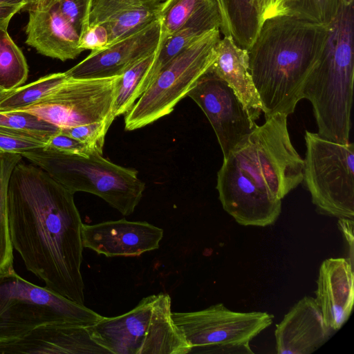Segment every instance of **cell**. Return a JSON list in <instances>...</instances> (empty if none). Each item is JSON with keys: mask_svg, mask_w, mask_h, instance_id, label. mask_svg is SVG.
Masks as SVG:
<instances>
[{"mask_svg": "<svg viewBox=\"0 0 354 354\" xmlns=\"http://www.w3.org/2000/svg\"><path fill=\"white\" fill-rule=\"evenodd\" d=\"M8 207L12 244L26 269L46 288L84 305L83 223L74 194L21 160L10 178Z\"/></svg>", "mask_w": 354, "mask_h": 354, "instance_id": "1", "label": "cell"}, {"mask_svg": "<svg viewBox=\"0 0 354 354\" xmlns=\"http://www.w3.org/2000/svg\"><path fill=\"white\" fill-rule=\"evenodd\" d=\"M328 34V25L294 16L277 15L262 23L248 53L266 119L294 113Z\"/></svg>", "mask_w": 354, "mask_h": 354, "instance_id": "2", "label": "cell"}, {"mask_svg": "<svg viewBox=\"0 0 354 354\" xmlns=\"http://www.w3.org/2000/svg\"><path fill=\"white\" fill-rule=\"evenodd\" d=\"M354 0H340L328 24L322 55L309 74L303 98L313 105L317 133L341 144L349 142L354 76Z\"/></svg>", "mask_w": 354, "mask_h": 354, "instance_id": "3", "label": "cell"}, {"mask_svg": "<svg viewBox=\"0 0 354 354\" xmlns=\"http://www.w3.org/2000/svg\"><path fill=\"white\" fill-rule=\"evenodd\" d=\"M21 155L72 193L96 195L124 216L134 212L145 189L137 170L116 165L97 151L84 157L42 147Z\"/></svg>", "mask_w": 354, "mask_h": 354, "instance_id": "4", "label": "cell"}, {"mask_svg": "<svg viewBox=\"0 0 354 354\" xmlns=\"http://www.w3.org/2000/svg\"><path fill=\"white\" fill-rule=\"evenodd\" d=\"M171 307L169 294L151 295L130 311L103 316L88 328L109 354H188L190 346L174 323Z\"/></svg>", "mask_w": 354, "mask_h": 354, "instance_id": "5", "label": "cell"}, {"mask_svg": "<svg viewBox=\"0 0 354 354\" xmlns=\"http://www.w3.org/2000/svg\"><path fill=\"white\" fill-rule=\"evenodd\" d=\"M103 316L46 287L30 283L14 269L0 272V344L48 324L88 327Z\"/></svg>", "mask_w": 354, "mask_h": 354, "instance_id": "6", "label": "cell"}, {"mask_svg": "<svg viewBox=\"0 0 354 354\" xmlns=\"http://www.w3.org/2000/svg\"><path fill=\"white\" fill-rule=\"evenodd\" d=\"M287 118L283 113L266 118L227 156L258 187L281 200L303 179L304 160L291 142Z\"/></svg>", "mask_w": 354, "mask_h": 354, "instance_id": "7", "label": "cell"}, {"mask_svg": "<svg viewBox=\"0 0 354 354\" xmlns=\"http://www.w3.org/2000/svg\"><path fill=\"white\" fill-rule=\"evenodd\" d=\"M219 28L203 35L185 48L157 74L124 118V129L133 131L170 114L216 57Z\"/></svg>", "mask_w": 354, "mask_h": 354, "instance_id": "8", "label": "cell"}, {"mask_svg": "<svg viewBox=\"0 0 354 354\" xmlns=\"http://www.w3.org/2000/svg\"><path fill=\"white\" fill-rule=\"evenodd\" d=\"M303 179L313 204L322 214L354 218V145L326 140L306 131Z\"/></svg>", "mask_w": 354, "mask_h": 354, "instance_id": "9", "label": "cell"}, {"mask_svg": "<svg viewBox=\"0 0 354 354\" xmlns=\"http://www.w3.org/2000/svg\"><path fill=\"white\" fill-rule=\"evenodd\" d=\"M189 353H253L250 341L273 322L266 312H236L219 303L192 312H172Z\"/></svg>", "mask_w": 354, "mask_h": 354, "instance_id": "10", "label": "cell"}, {"mask_svg": "<svg viewBox=\"0 0 354 354\" xmlns=\"http://www.w3.org/2000/svg\"><path fill=\"white\" fill-rule=\"evenodd\" d=\"M120 77H68L46 97L17 111L30 113L59 128L103 121L110 114Z\"/></svg>", "mask_w": 354, "mask_h": 354, "instance_id": "11", "label": "cell"}, {"mask_svg": "<svg viewBox=\"0 0 354 354\" xmlns=\"http://www.w3.org/2000/svg\"><path fill=\"white\" fill-rule=\"evenodd\" d=\"M209 121L225 159L257 126L228 84L209 69L187 95Z\"/></svg>", "mask_w": 354, "mask_h": 354, "instance_id": "12", "label": "cell"}, {"mask_svg": "<svg viewBox=\"0 0 354 354\" xmlns=\"http://www.w3.org/2000/svg\"><path fill=\"white\" fill-rule=\"evenodd\" d=\"M216 189L224 210L240 225L266 227L281 211V200L253 183L229 157L217 174Z\"/></svg>", "mask_w": 354, "mask_h": 354, "instance_id": "13", "label": "cell"}, {"mask_svg": "<svg viewBox=\"0 0 354 354\" xmlns=\"http://www.w3.org/2000/svg\"><path fill=\"white\" fill-rule=\"evenodd\" d=\"M160 34L161 26L157 20L102 50L91 51L85 59L65 73L68 77L74 79L121 75L137 62L156 52Z\"/></svg>", "mask_w": 354, "mask_h": 354, "instance_id": "14", "label": "cell"}, {"mask_svg": "<svg viewBox=\"0 0 354 354\" xmlns=\"http://www.w3.org/2000/svg\"><path fill=\"white\" fill-rule=\"evenodd\" d=\"M162 237V229L125 218L82 227L83 247L107 257L140 256L158 249Z\"/></svg>", "mask_w": 354, "mask_h": 354, "instance_id": "15", "label": "cell"}, {"mask_svg": "<svg viewBox=\"0 0 354 354\" xmlns=\"http://www.w3.org/2000/svg\"><path fill=\"white\" fill-rule=\"evenodd\" d=\"M26 44L39 54L61 61L73 59L84 50L80 35L60 12L56 0L28 7Z\"/></svg>", "mask_w": 354, "mask_h": 354, "instance_id": "16", "label": "cell"}, {"mask_svg": "<svg viewBox=\"0 0 354 354\" xmlns=\"http://www.w3.org/2000/svg\"><path fill=\"white\" fill-rule=\"evenodd\" d=\"M315 298L298 301L277 325L274 331L278 354H310L321 347L330 335Z\"/></svg>", "mask_w": 354, "mask_h": 354, "instance_id": "17", "label": "cell"}, {"mask_svg": "<svg viewBox=\"0 0 354 354\" xmlns=\"http://www.w3.org/2000/svg\"><path fill=\"white\" fill-rule=\"evenodd\" d=\"M109 354L97 343L88 327L48 324L36 328L23 338L0 344V354Z\"/></svg>", "mask_w": 354, "mask_h": 354, "instance_id": "18", "label": "cell"}, {"mask_svg": "<svg viewBox=\"0 0 354 354\" xmlns=\"http://www.w3.org/2000/svg\"><path fill=\"white\" fill-rule=\"evenodd\" d=\"M315 299L324 323L333 330L349 318L354 301L353 265L349 259L330 258L319 270Z\"/></svg>", "mask_w": 354, "mask_h": 354, "instance_id": "19", "label": "cell"}, {"mask_svg": "<svg viewBox=\"0 0 354 354\" xmlns=\"http://www.w3.org/2000/svg\"><path fill=\"white\" fill-rule=\"evenodd\" d=\"M162 0H91L88 26L102 25L108 46L158 20Z\"/></svg>", "mask_w": 354, "mask_h": 354, "instance_id": "20", "label": "cell"}, {"mask_svg": "<svg viewBox=\"0 0 354 354\" xmlns=\"http://www.w3.org/2000/svg\"><path fill=\"white\" fill-rule=\"evenodd\" d=\"M216 51V57L209 70L228 84L255 121L263 108L250 71L248 50L232 37L223 36Z\"/></svg>", "mask_w": 354, "mask_h": 354, "instance_id": "21", "label": "cell"}, {"mask_svg": "<svg viewBox=\"0 0 354 354\" xmlns=\"http://www.w3.org/2000/svg\"><path fill=\"white\" fill-rule=\"evenodd\" d=\"M221 15L216 0L207 4L173 35L160 41L153 64L146 76L145 91L159 71L174 57L208 31L220 28Z\"/></svg>", "mask_w": 354, "mask_h": 354, "instance_id": "22", "label": "cell"}, {"mask_svg": "<svg viewBox=\"0 0 354 354\" xmlns=\"http://www.w3.org/2000/svg\"><path fill=\"white\" fill-rule=\"evenodd\" d=\"M221 19L220 32L230 37L241 48L248 50L261 23L254 0H216Z\"/></svg>", "mask_w": 354, "mask_h": 354, "instance_id": "23", "label": "cell"}, {"mask_svg": "<svg viewBox=\"0 0 354 354\" xmlns=\"http://www.w3.org/2000/svg\"><path fill=\"white\" fill-rule=\"evenodd\" d=\"M156 53L137 62L120 75L109 115L110 127L115 118L127 113L145 91L146 76L153 64Z\"/></svg>", "mask_w": 354, "mask_h": 354, "instance_id": "24", "label": "cell"}, {"mask_svg": "<svg viewBox=\"0 0 354 354\" xmlns=\"http://www.w3.org/2000/svg\"><path fill=\"white\" fill-rule=\"evenodd\" d=\"M22 160L19 153L0 152V272L13 268V246L11 241L8 190L12 172Z\"/></svg>", "mask_w": 354, "mask_h": 354, "instance_id": "25", "label": "cell"}, {"mask_svg": "<svg viewBox=\"0 0 354 354\" xmlns=\"http://www.w3.org/2000/svg\"><path fill=\"white\" fill-rule=\"evenodd\" d=\"M65 72L46 75L25 86H20L0 101V111H17L37 102L62 84Z\"/></svg>", "mask_w": 354, "mask_h": 354, "instance_id": "26", "label": "cell"}, {"mask_svg": "<svg viewBox=\"0 0 354 354\" xmlns=\"http://www.w3.org/2000/svg\"><path fill=\"white\" fill-rule=\"evenodd\" d=\"M28 74L26 59L7 30L0 29V86L11 91L24 84Z\"/></svg>", "mask_w": 354, "mask_h": 354, "instance_id": "27", "label": "cell"}, {"mask_svg": "<svg viewBox=\"0 0 354 354\" xmlns=\"http://www.w3.org/2000/svg\"><path fill=\"white\" fill-rule=\"evenodd\" d=\"M214 0H165L158 15L160 40L176 32L194 14Z\"/></svg>", "mask_w": 354, "mask_h": 354, "instance_id": "28", "label": "cell"}, {"mask_svg": "<svg viewBox=\"0 0 354 354\" xmlns=\"http://www.w3.org/2000/svg\"><path fill=\"white\" fill-rule=\"evenodd\" d=\"M0 127L30 134L45 142L60 131V128L24 111H0Z\"/></svg>", "mask_w": 354, "mask_h": 354, "instance_id": "29", "label": "cell"}, {"mask_svg": "<svg viewBox=\"0 0 354 354\" xmlns=\"http://www.w3.org/2000/svg\"><path fill=\"white\" fill-rule=\"evenodd\" d=\"M340 0H289L283 15L328 25L335 17Z\"/></svg>", "mask_w": 354, "mask_h": 354, "instance_id": "30", "label": "cell"}, {"mask_svg": "<svg viewBox=\"0 0 354 354\" xmlns=\"http://www.w3.org/2000/svg\"><path fill=\"white\" fill-rule=\"evenodd\" d=\"M109 126L106 120L75 127L60 128V132L87 144L103 154L105 136Z\"/></svg>", "mask_w": 354, "mask_h": 354, "instance_id": "31", "label": "cell"}, {"mask_svg": "<svg viewBox=\"0 0 354 354\" xmlns=\"http://www.w3.org/2000/svg\"><path fill=\"white\" fill-rule=\"evenodd\" d=\"M45 142L32 136L17 130L0 127V152H24L42 148Z\"/></svg>", "mask_w": 354, "mask_h": 354, "instance_id": "32", "label": "cell"}, {"mask_svg": "<svg viewBox=\"0 0 354 354\" xmlns=\"http://www.w3.org/2000/svg\"><path fill=\"white\" fill-rule=\"evenodd\" d=\"M62 15L71 22L77 33L88 27L91 0H56Z\"/></svg>", "mask_w": 354, "mask_h": 354, "instance_id": "33", "label": "cell"}, {"mask_svg": "<svg viewBox=\"0 0 354 354\" xmlns=\"http://www.w3.org/2000/svg\"><path fill=\"white\" fill-rule=\"evenodd\" d=\"M46 149L59 153L78 155L88 157L96 151L77 139L60 132L52 136L43 147Z\"/></svg>", "mask_w": 354, "mask_h": 354, "instance_id": "34", "label": "cell"}, {"mask_svg": "<svg viewBox=\"0 0 354 354\" xmlns=\"http://www.w3.org/2000/svg\"><path fill=\"white\" fill-rule=\"evenodd\" d=\"M109 44V32L102 25H92L81 34L79 48L83 50L97 51L106 47Z\"/></svg>", "mask_w": 354, "mask_h": 354, "instance_id": "35", "label": "cell"}, {"mask_svg": "<svg viewBox=\"0 0 354 354\" xmlns=\"http://www.w3.org/2000/svg\"><path fill=\"white\" fill-rule=\"evenodd\" d=\"M289 0H254V4L261 23L268 18L283 15L286 5Z\"/></svg>", "mask_w": 354, "mask_h": 354, "instance_id": "36", "label": "cell"}, {"mask_svg": "<svg viewBox=\"0 0 354 354\" xmlns=\"http://www.w3.org/2000/svg\"><path fill=\"white\" fill-rule=\"evenodd\" d=\"M353 219L341 218L338 221V226L343 234L350 251V261L353 265Z\"/></svg>", "mask_w": 354, "mask_h": 354, "instance_id": "37", "label": "cell"}, {"mask_svg": "<svg viewBox=\"0 0 354 354\" xmlns=\"http://www.w3.org/2000/svg\"><path fill=\"white\" fill-rule=\"evenodd\" d=\"M27 7L28 5L26 3L0 4V29L7 30L12 17L19 11Z\"/></svg>", "mask_w": 354, "mask_h": 354, "instance_id": "38", "label": "cell"}, {"mask_svg": "<svg viewBox=\"0 0 354 354\" xmlns=\"http://www.w3.org/2000/svg\"><path fill=\"white\" fill-rule=\"evenodd\" d=\"M36 0H0V4L15 5L19 3H26L28 8L35 3Z\"/></svg>", "mask_w": 354, "mask_h": 354, "instance_id": "39", "label": "cell"}, {"mask_svg": "<svg viewBox=\"0 0 354 354\" xmlns=\"http://www.w3.org/2000/svg\"><path fill=\"white\" fill-rule=\"evenodd\" d=\"M11 91H8L0 86V101L3 99Z\"/></svg>", "mask_w": 354, "mask_h": 354, "instance_id": "40", "label": "cell"}, {"mask_svg": "<svg viewBox=\"0 0 354 354\" xmlns=\"http://www.w3.org/2000/svg\"><path fill=\"white\" fill-rule=\"evenodd\" d=\"M49 1V0H36V2L34 4L38 3L45 2V1Z\"/></svg>", "mask_w": 354, "mask_h": 354, "instance_id": "41", "label": "cell"}, {"mask_svg": "<svg viewBox=\"0 0 354 354\" xmlns=\"http://www.w3.org/2000/svg\"><path fill=\"white\" fill-rule=\"evenodd\" d=\"M36 2V1H35Z\"/></svg>", "mask_w": 354, "mask_h": 354, "instance_id": "42", "label": "cell"}]
</instances>
